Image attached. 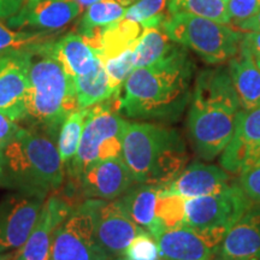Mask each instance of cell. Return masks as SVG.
Returning a JSON list of instances; mask_svg holds the SVG:
<instances>
[{"label":"cell","instance_id":"cell-7","mask_svg":"<svg viewBox=\"0 0 260 260\" xmlns=\"http://www.w3.org/2000/svg\"><path fill=\"white\" fill-rule=\"evenodd\" d=\"M128 124L110 104L103 102L86 109L79 151L68 168L70 176L76 180L94 162L122 157Z\"/></svg>","mask_w":260,"mask_h":260},{"label":"cell","instance_id":"cell-42","mask_svg":"<svg viewBox=\"0 0 260 260\" xmlns=\"http://www.w3.org/2000/svg\"><path fill=\"white\" fill-rule=\"evenodd\" d=\"M112 260H132V259H129V258H126V256H118V258H115V259H112Z\"/></svg>","mask_w":260,"mask_h":260},{"label":"cell","instance_id":"cell-26","mask_svg":"<svg viewBox=\"0 0 260 260\" xmlns=\"http://www.w3.org/2000/svg\"><path fill=\"white\" fill-rule=\"evenodd\" d=\"M184 207H186L184 198L160 187L157 210H155V225L149 234L154 236L162 230L175 229L183 225L184 216H186Z\"/></svg>","mask_w":260,"mask_h":260},{"label":"cell","instance_id":"cell-43","mask_svg":"<svg viewBox=\"0 0 260 260\" xmlns=\"http://www.w3.org/2000/svg\"><path fill=\"white\" fill-rule=\"evenodd\" d=\"M0 178H2V149H0Z\"/></svg>","mask_w":260,"mask_h":260},{"label":"cell","instance_id":"cell-30","mask_svg":"<svg viewBox=\"0 0 260 260\" xmlns=\"http://www.w3.org/2000/svg\"><path fill=\"white\" fill-rule=\"evenodd\" d=\"M54 35L50 31H16L0 22V53L31 50L52 41Z\"/></svg>","mask_w":260,"mask_h":260},{"label":"cell","instance_id":"cell-16","mask_svg":"<svg viewBox=\"0 0 260 260\" xmlns=\"http://www.w3.org/2000/svg\"><path fill=\"white\" fill-rule=\"evenodd\" d=\"M73 211V205L57 195L45 200L30 235L12 260H51L54 232Z\"/></svg>","mask_w":260,"mask_h":260},{"label":"cell","instance_id":"cell-23","mask_svg":"<svg viewBox=\"0 0 260 260\" xmlns=\"http://www.w3.org/2000/svg\"><path fill=\"white\" fill-rule=\"evenodd\" d=\"M159 189V186L138 183L116 201L133 222L149 233L155 225Z\"/></svg>","mask_w":260,"mask_h":260},{"label":"cell","instance_id":"cell-21","mask_svg":"<svg viewBox=\"0 0 260 260\" xmlns=\"http://www.w3.org/2000/svg\"><path fill=\"white\" fill-rule=\"evenodd\" d=\"M229 74L242 110L260 106V68L255 58L240 48L230 59Z\"/></svg>","mask_w":260,"mask_h":260},{"label":"cell","instance_id":"cell-46","mask_svg":"<svg viewBox=\"0 0 260 260\" xmlns=\"http://www.w3.org/2000/svg\"><path fill=\"white\" fill-rule=\"evenodd\" d=\"M259 160H260V159H259ZM259 160H258V161H259Z\"/></svg>","mask_w":260,"mask_h":260},{"label":"cell","instance_id":"cell-18","mask_svg":"<svg viewBox=\"0 0 260 260\" xmlns=\"http://www.w3.org/2000/svg\"><path fill=\"white\" fill-rule=\"evenodd\" d=\"M214 260H260V203L251 205L230 228Z\"/></svg>","mask_w":260,"mask_h":260},{"label":"cell","instance_id":"cell-14","mask_svg":"<svg viewBox=\"0 0 260 260\" xmlns=\"http://www.w3.org/2000/svg\"><path fill=\"white\" fill-rule=\"evenodd\" d=\"M260 159V106L240 110L229 144L222 152L220 165L230 174L241 175Z\"/></svg>","mask_w":260,"mask_h":260},{"label":"cell","instance_id":"cell-12","mask_svg":"<svg viewBox=\"0 0 260 260\" xmlns=\"http://www.w3.org/2000/svg\"><path fill=\"white\" fill-rule=\"evenodd\" d=\"M225 229H195L182 225L154 235L161 260H214Z\"/></svg>","mask_w":260,"mask_h":260},{"label":"cell","instance_id":"cell-4","mask_svg":"<svg viewBox=\"0 0 260 260\" xmlns=\"http://www.w3.org/2000/svg\"><path fill=\"white\" fill-rule=\"evenodd\" d=\"M122 158L136 183L162 187L183 170L188 153L175 129L154 123H130L123 139Z\"/></svg>","mask_w":260,"mask_h":260},{"label":"cell","instance_id":"cell-17","mask_svg":"<svg viewBox=\"0 0 260 260\" xmlns=\"http://www.w3.org/2000/svg\"><path fill=\"white\" fill-rule=\"evenodd\" d=\"M82 8L76 0H27L17 14L8 19L12 28L56 31L73 22Z\"/></svg>","mask_w":260,"mask_h":260},{"label":"cell","instance_id":"cell-41","mask_svg":"<svg viewBox=\"0 0 260 260\" xmlns=\"http://www.w3.org/2000/svg\"><path fill=\"white\" fill-rule=\"evenodd\" d=\"M15 252L11 253H5V254H0V260H12L14 259Z\"/></svg>","mask_w":260,"mask_h":260},{"label":"cell","instance_id":"cell-15","mask_svg":"<svg viewBox=\"0 0 260 260\" xmlns=\"http://www.w3.org/2000/svg\"><path fill=\"white\" fill-rule=\"evenodd\" d=\"M76 182L86 200H116L136 183L122 157L94 162L76 178Z\"/></svg>","mask_w":260,"mask_h":260},{"label":"cell","instance_id":"cell-40","mask_svg":"<svg viewBox=\"0 0 260 260\" xmlns=\"http://www.w3.org/2000/svg\"><path fill=\"white\" fill-rule=\"evenodd\" d=\"M77 3L81 5V8L84 9V8H88V6L95 4V3L100 2V0H76Z\"/></svg>","mask_w":260,"mask_h":260},{"label":"cell","instance_id":"cell-5","mask_svg":"<svg viewBox=\"0 0 260 260\" xmlns=\"http://www.w3.org/2000/svg\"><path fill=\"white\" fill-rule=\"evenodd\" d=\"M25 118L34 129L51 136L77 109L74 79L67 74L52 51V41L31 48Z\"/></svg>","mask_w":260,"mask_h":260},{"label":"cell","instance_id":"cell-9","mask_svg":"<svg viewBox=\"0 0 260 260\" xmlns=\"http://www.w3.org/2000/svg\"><path fill=\"white\" fill-rule=\"evenodd\" d=\"M252 201L241 188L230 186L217 194L186 199L183 225L195 229H225L229 232Z\"/></svg>","mask_w":260,"mask_h":260},{"label":"cell","instance_id":"cell-44","mask_svg":"<svg viewBox=\"0 0 260 260\" xmlns=\"http://www.w3.org/2000/svg\"><path fill=\"white\" fill-rule=\"evenodd\" d=\"M256 60V63H258V67L260 68V59H255Z\"/></svg>","mask_w":260,"mask_h":260},{"label":"cell","instance_id":"cell-8","mask_svg":"<svg viewBox=\"0 0 260 260\" xmlns=\"http://www.w3.org/2000/svg\"><path fill=\"white\" fill-rule=\"evenodd\" d=\"M81 205L92 220L94 239L110 260L124 255L133 239L144 230L126 216L116 200L87 199Z\"/></svg>","mask_w":260,"mask_h":260},{"label":"cell","instance_id":"cell-3","mask_svg":"<svg viewBox=\"0 0 260 260\" xmlns=\"http://www.w3.org/2000/svg\"><path fill=\"white\" fill-rule=\"evenodd\" d=\"M65 167L53 136L39 129H23L2 149L0 187L47 198L61 187Z\"/></svg>","mask_w":260,"mask_h":260},{"label":"cell","instance_id":"cell-34","mask_svg":"<svg viewBox=\"0 0 260 260\" xmlns=\"http://www.w3.org/2000/svg\"><path fill=\"white\" fill-rule=\"evenodd\" d=\"M239 187L253 203H260V160L240 175Z\"/></svg>","mask_w":260,"mask_h":260},{"label":"cell","instance_id":"cell-37","mask_svg":"<svg viewBox=\"0 0 260 260\" xmlns=\"http://www.w3.org/2000/svg\"><path fill=\"white\" fill-rule=\"evenodd\" d=\"M240 48L248 52L255 59H260V31H248L242 34Z\"/></svg>","mask_w":260,"mask_h":260},{"label":"cell","instance_id":"cell-6","mask_svg":"<svg viewBox=\"0 0 260 260\" xmlns=\"http://www.w3.org/2000/svg\"><path fill=\"white\" fill-rule=\"evenodd\" d=\"M170 40L190 48L207 64H222L239 53L241 32L228 24L188 14L171 15L162 23Z\"/></svg>","mask_w":260,"mask_h":260},{"label":"cell","instance_id":"cell-38","mask_svg":"<svg viewBox=\"0 0 260 260\" xmlns=\"http://www.w3.org/2000/svg\"><path fill=\"white\" fill-rule=\"evenodd\" d=\"M27 0H0V19H9L17 14Z\"/></svg>","mask_w":260,"mask_h":260},{"label":"cell","instance_id":"cell-32","mask_svg":"<svg viewBox=\"0 0 260 260\" xmlns=\"http://www.w3.org/2000/svg\"><path fill=\"white\" fill-rule=\"evenodd\" d=\"M109 82L115 94H118L119 88L125 82L126 77L134 70V60H133V50L123 52L115 58H110L103 61Z\"/></svg>","mask_w":260,"mask_h":260},{"label":"cell","instance_id":"cell-36","mask_svg":"<svg viewBox=\"0 0 260 260\" xmlns=\"http://www.w3.org/2000/svg\"><path fill=\"white\" fill-rule=\"evenodd\" d=\"M21 126L16 124V122L6 117L4 113L0 112V149L5 147L9 141L17 134Z\"/></svg>","mask_w":260,"mask_h":260},{"label":"cell","instance_id":"cell-29","mask_svg":"<svg viewBox=\"0 0 260 260\" xmlns=\"http://www.w3.org/2000/svg\"><path fill=\"white\" fill-rule=\"evenodd\" d=\"M125 6L116 0H100L87 8L79 27V34L83 35L96 28L115 23L124 17Z\"/></svg>","mask_w":260,"mask_h":260},{"label":"cell","instance_id":"cell-27","mask_svg":"<svg viewBox=\"0 0 260 260\" xmlns=\"http://www.w3.org/2000/svg\"><path fill=\"white\" fill-rule=\"evenodd\" d=\"M169 16L188 14L204 17L223 24H230L225 0H168Z\"/></svg>","mask_w":260,"mask_h":260},{"label":"cell","instance_id":"cell-33","mask_svg":"<svg viewBox=\"0 0 260 260\" xmlns=\"http://www.w3.org/2000/svg\"><path fill=\"white\" fill-rule=\"evenodd\" d=\"M124 256L132 260H161L157 240L145 229L133 239Z\"/></svg>","mask_w":260,"mask_h":260},{"label":"cell","instance_id":"cell-25","mask_svg":"<svg viewBox=\"0 0 260 260\" xmlns=\"http://www.w3.org/2000/svg\"><path fill=\"white\" fill-rule=\"evenodd\" d=\"M175 46L165 32L162 25L142 28L138 44L133 50L134 69L144 68L167 57Z\"/></svg>","mask_w":260,"mask_h":260},{"label":"cell","instance_id":"cell-20","mask_svg":"<svg viewBox=\"0 0 260 260\" xmlns=\"http://www.w3.org/2000/svg\"><path fill=\"white\" fill-rule=\"evenodd\" d=\"M52 51L73 79L90 73L100 60L95 50L76 32H70L57 42H52Z\"/></svg>","mask_w":260,"mask_h":260},{"label":"cell","instance_id":"cell-31","mask_svg":"<svg viewBox=\"0 0 260 260\" xmlns=\"http://www.w3.org/2000/svg\"><path fill=\"white\" fill-rule=\"evenodd\" d=\"M168 0H136L126 9L124 17L129 21L138 22L145 27L162 25L169 16L165 14Z\"/></svg>","mask_w":260,"mask_h":260},{"label":"cell","instance_id":"cell-39","mask_svg":"<svg viewBox=\"0 0 260 260\" xmlns=\"http://www.w3.org/2000/svg\"><path fill=\"white\" fill-rule=\"evenodd\" d=\"M235 25L240 29H243V30L260 31V11L253 15L252 17L245 19V21L236 22Z\"/></svg>","mask_w":260,"mask_h":260},{"label":"cell","instance_id":"cell-28","mask_svg":"<svg viewBox=\"0 0 260 260\" xmlns=\"http://www.w3.org/2000/svg\"><path fill=\"white\" fill-rule=\"evenodd\" d=\"M86 118V109L75 110L65 118L63 124L58 132V151L61 161L67 169L70 167L74 158L76 157L77 151L82 135V129Z\"/></svg>","mask_w":260,"mask_h":260},{"label":"cell","instance_id":"cell-13","mask_svg":"<svg viewBox=\"0 0 260 260\" xmlns=\"http://www.w3.org/2000/svg\"><path fill=\"white\" fill-rule=\"evenodd\" d=\"M30 50L0 56V112L14 122L24 121L29 89Z\"/></svg>","mask_w":260,"mask_h":260},{"label":"cell","instance_id":"cell-2","mask_svg":"<svg viewBox=\"0 0 260 260\" xmlns=\"http://www.w3.org/2000/svg\"><path fill=\"white\" fill-rule=\"evenodd\" d=\"M240 110L229 71L213 69L200 73L194 84L187 121L195 153L204 160L218 157L232 139Z\"/></svg>","mask_w":260,"mask_h":260},{"label":"cell","instance_id":"cell-35","mask_svg":"<svg viewBox=\"0 0 260 260\" xmlns=\"http://www.w3.org/2000/svg\"><path fill=\"white\" fill-rule=\"evenodd\" d=\"M228 11L230 18L236 22L245 21L260 11V0H228Z\"/></svg>","mask_w":260,"mask_h":260},{"label":"cell","instance_id":"cell-1","mask_svg":"<svg viewBox=\"0 0 260 260\" xmlns=\"http://www.w3.org/2000/svg\"><path fill=\"white\" fill-rule=\"evenodd\" d=\"M191 77L189 56L183 48L175 47L162 59L130 73L119 99L121 109L132 118H177L189 99Z\"/></svg>","mask_w":260,"mask_h":260},{"label":"cell","instance_id":"cell-24","mask_svg":"<svg viewBox=\"0 0 260 260\" xmlns=\"http://www.w3.org/2000/svg\"><path fill=\"white\" fill-rule=\"evenodd\" d=\"M77 96V109L84 110L110 99L115 92L109 82L105 68L102 60L98 61L90 73L74 77Z\"/></svg>","mask_w":260,"mask_h":260},{"label":"cell","instance_id":"cell-45","mask_svg":"<svg viewBox=\"0 0 260 260\" xmlns=\"http://www.w3.org/2000/svg\"><path fill=\"white\" fill-rule=\"evenodd\" d=\"M225 2H228V0H225Z\"/></svg>","mask_w":260,"mask_h":260},{"label":"cell","instance_id":"cell-22","mask_svg":"<svg viewBox=\"0 0 260 260\" xmlns=\"http://www.w3.org/2000/svg\"><path fill=\"white\" fill-rule=\"evenodd\" d=\"M141 32V24L125 18L100 28L95 46L98 57L104 61L128 50H134Z\"/></svg>","mask_w":260,"mask_h":260},{"label":"cell","instance_id":"cell-10","mask_svg":"<svg viewBox=\"0 0 260 260\" xmlns=\"http://www.w3.org/2000/svg\"><path fill=\"white\" fill-rule=\"evenodd\" d=\"M46 199L15 190L0 198V254L23 246Z\"/></svg>","mask_w":260,"mask_h":260},{"label":"cell","instance_id":"cell-19","mask_svg":"<svg viewBox=\"0 0 260 260\" xmlns=\"http://www.w3.org/2000/svg\"><path fill=\"white\" fill-rule=\"evenodd\" d=\"M230 186L229 175L224 169L204 162H193L162 187L184 199H191L217 194Z\"/></svg>","mask_w":260,"mask_h":260},{"label":"cell","instance_id":"cell-11","mask_svg":"<svg viewBox=\"0 0 260 260\" xmlns=\"http://www.w3.org/2000/svg\"><path fill=\"white\" fill-rule=\"evenodd\" d=\"M51 260H110L94 239L92 220L82 205L54 232Z\"/></svg>","mask_w":260,"mask_h":260}]
</instances>
